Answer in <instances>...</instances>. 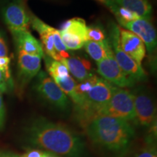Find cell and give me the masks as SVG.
I'll list each match as a JSON object with an SVG mask.
<instances>
[{"instance_id":"cell-1","label":"cell","mask_w":157,"mask_h":157,"mask_svg":"<svg viewBox=\"0 0 157 157\" xmlns=\"http://www.w3.org/2000/svg\"><path fill=\"white\" fill-rule=\"evenodd\" d=\"M27 133L29 141L34 146L58 156H86L85 142L82 137L63 124L39 117L31 123Z\"/></svg>"},{"instance_id":"cell-9","label":"cell","mask_w":157,"mask_h":157,"mask_svg":"<svg viewBox=\"0 0 157 157\" xmlns=\"http://www.w3.org/2000/svg\"><path fill=\"white\" fill-rule=\"evenodd\" d=\"M97 71L113 86L120 88L132 87L135 83L129 78L122 71L113 57V51L108 55L107 58L97 62Z\"/></svg>"},{"instance_id":"cell-16","label":"cell","mask_w":157,"mask_h":157,"mask_svg":"<svg viewBox=\"0 0 157 157\" xmlns=\"http://www.w3.org/2000/svg\"><path fill=\"white\" fill-rule=\"evenodd\" d=\"M84 49L89 56L96 62L101 61L107 58L108 55L112 52L111 44L109 41L105 43H98L93 41H86L84 43Z\"/></svg>"},{"instance_id":"cell-29","label":"cell","mask_w":157,"mask_h":157,"mask_svg":"<svg viewBox=\"0 0 157 157\" xmlns=\"http://www.w3.org/2000/svg\"><path fill=\"white\" fill-rule=\"evenodd\" d=\"M44 151L41 150H31L23 154L21 157H42Z\"/></svg>"},{"instance_id":"cell-19","label":"cell","mask_w":157,"mask_h":157,"mask_svg":"<svg viewBox=\"0 0 157 157\" xmlns=\"http://www.w3.org/2000/svg\"><path fill=\"white\" fill-rule=\"evenodd\" d=\"M87 41L105 43L109 41V35L101 24L94 23L87 27Z\"/></svg>"},{"instance_id":"cell-21","label":"cell","mask_w":157,"mask_h":157,"mask_svg":"<svg viewBox=\"0 0 157 157\" xmlns=\"http://www.w3.org/2000/svg\"><path fill=\"white\" fill-rule=\"evenodd\" d=\"M53 80L62 91L68 96V98H70L71 99L73 98L75 93L76 82L70 74L65 78H55Z\"/></svg>"},{"instance_id":"cell-28","label":"cell","mask_w":157,"mask_h":157,"mask_svg":"<svg viewBox=\"0 0 157 157\" xmlns=\"http://www.w3.org/2000/svg\"><path fill=\"white\" fill-rule=\"evenodd\" d=\"M8 56V49L5 39L0 34V58Z\"/></svg>"},{"instance_id":"cell-22","label":"cell","mask_w":157,"mask_h":157,"mask_svg":"<svg viewBox=\"0 0 157 157\" xmlns=\"http://www.w3.org/2000/svg\"><path fill=\"white\" fill-rule=\"evenodd\" d=\"M156 134L151 133L148 135V143L145 147L138 151L132 157H157L156 146L154 143V137H156Z\"/></svg>"},{"instance_id":"cell-8","label":"cell","mask_w":157,"mask_h":157,"mask_svg":"<svg viewBox=\"0 0 157 157\" xmlns=\"http://www.w3.org/2000/svg\"><path fill=\"white\" fill-rule=\"evenodd\" d=\"M125 29L132 31L144 43L149 56L152 60L153 67L156 65V52L157 36L156 29L149 20L139 18L132 22L123 23L120 24Z\"/></svg>"},{"instance_id":"cell-30","label":"cell","mask_w":157,"mask_h":157,"mask_svg":"<svg viewBox=\"0 0 157 157\" xmlns=\"http://www.w3.org/2000/svg\"><path fill=\"white\" fill-rule=\"evenodd\" d=\"M42 157H60L58 156V155L52 154L51 152H48V151H44V154H43Z\"/></svg>"},{"instance_id":"cell-7","label":"cell","mask_w":157,"mask_h":157,"mask_svg":"<svg viewBox=\"0 0 157 157\" xmlns=\"http://www.w3.org/2000/svg\"><path fill=\"white\" fill-rule=\"evenodd\" d=\"M3 21L11 34L29 31L31 12L27 8L25 0H10L2 8Z\"/></svg>"},{"instance_id":"cell-20","label":"cell","mask_w":157,"mask_h":157,"mask_svg":"<svg viewBox=\"0 0 157 157\" xmlns=\"http://www.w3.org/2000/svg\"><path fill=\"white\" fill-rule=\"evenodd\" d=\"M60 38L67 50H76L83 48L84 42L76 35L66 31H59Z\"/></svg>"},{"instance_id":"cell-27","label":"cell","mask_w":157,"mask_h":157,"mask_svg":"<svg viewBox=\"0 0 157 157\" xmlns=\"http://www.w3.org/2000/svg\"><path fill=\"white\" fill-rule=\"evenodd\" d=\"M2 94L0 92V129L3 128L5 121V108Z\"/></svg>"},{"instance_id":"cell-3","label":"cell","mask_w":157,"mask_h":157,"mask_svg":"<svg viewBox=\"0 0 157 157\" xmlns=\"http://www.w3.org/2000/svg\"><path fill=\"white\" fill-rule=\"evenodd\" d=\"M119 27L114 23H111L109 25V39L113 57L116 61L127 77L135 82H143L146 79L147 74L142 66L134 61L130 57L127 56L121 49L119 44Z\"/></svg>"},{"instance_id":"cell-17","label":"cell","mask_w":157,"mask_h":157,"mask_svg":"<svg viewBox=\"0 0 157 157\" xmlns=\"http://www.w3.org/2000/svg\"><path fill=\"white\" fill-rule=\"evenodd\" d=\"M87 25L84 19L74 17L64 22L60 25L59 31L71 33L81 38L84 42L87 41Z\"/></svg>"},{"instance_id":"cell-11","label":"cell","mask_w":157,"mask_h":157,"mask_svg":"<svg viewBox=\"0 0 157 157\" xmlns=\"http://www.w3.org/2000/svg\"><path fill=\"white\" fill-rule=\"evenodd\" d=\"M119 44L121 49L134 61L141 66L146 56V47L143 41L132 31L119 27Z\"/></svg>"},{"instance_id":"cell-10","label":"cell","mask_w":157,"mask_h":157,"mask_svg":"<svg viewBox=\"0 0 157 157\" xmlns=\"http://www.w3.org/2000/svg\"><path fill=\"white\" fill-rule=\"evenodd\" d=\"M41 60L40 57L30 56L17 50V83L19 92H22L38 74L41 68Z\"/></svg>"},{"instance_id":"cell-31","label":"cell","mask_w":157,"mask_h":157,"mask_svg":"<svg viewBox=\"0 0 157 157\" xmlns=\"http://www.w3.org/2000/svg\"><path fill=\"white\" fill-rule=\"evenodd\" d=\"M3 157H17V156H14V155H7V156H3Z\"/></svg>"},{"instance_id":"cell-25","label":"cell","mask_w":157,"mask_h":157,"mask_svg":"<svg viewBox=\"0 0 157 157\" xmlns=\"http://www.w3.org/2000/svg\"><path fill=\"white\" fill-rule=\"evenodd\" d=\"M10 91H12L9 87V84L7 83L5 75L0 70V92L2 93H7Z\"/></svg>"},{"instance_id":"cell-15","label":"cell","mask_w":157,"mask_h":157,"mask_svg":"<svg viewBox=\"0 0 157 157\" xmlns=\"http://www.w3.org/2000/svg\"><path fill=\"white\" fill-rule=\"evenodd\" d=\"M118 7L135 13L141 18L149 20L153 8L148 0H113Z\"/></svg>"},{"instance_id":"cell-14","label":"cell","mask_w":157,"mask_h":157,"mask_svg":"<svg viewBox=\"0 0 157 157\" xmlns=\"http://www.w3.org/2000/svg\"><path fill=\"white\" fill-rule=\"evenodd\" d=\"M78 82H82L94 75L90 61L79 56L62 58L60 61Z\"/></svg>"},{"instance_id":"cell-32","label":"cell","mask_w":157,"mask_h":157,"mask_svg":"<svg viewBox=\"0 0 157 157\" xmlns=\"http://www.w3.org/2000/svg\"><path fill=\"white\" fill-rule=\"evenodd\" d=\"M49 1H58V0H49Z\"/></svg>"},{"instance_id":"cell-23","label":"cell","mask_w":157,"mask_h":157,"mask_svg":"<svg viewBox=\"0 0 157 157\" xmlns=\"http://www.w3.org/2000/svg\"><path fill=\"white\" fill-rule=\"evenodd\" d=\"M114 16L116 17L119 24L123 23L132 22V21H136V20L140 18V17H139L138 15L132 13V12L121 8L119 7H118L117 10L114 14Z\"/></svg>"},{"instance_id":"cell-5","label":"cell","mask_w":157,"mask_h":157,"mask_svg":"<svg viewBox=\"0 0 157 157\" xmlns=\"http://www.w3.org/2000/svg\"><path fill=\"white\" fill-rule=\"evenodd\" d=\"M98 115L109 116L128 121H135V114L132 92L124 88L115 87L109 102L100 110Z\"/></svg>"},{"instance_id":"cell-18","label":"cell","mask_w":157,"mask_h":157,"mask_svg":"<svg viewBox=\"0 0 157 157\" xmlns=\"http://www.w3.org/2000/svg\"><path fill=\"white\" fill-rule=\"evenodd\" d=\"M45 67L50 74L51 78H63L69 75V71L67 68L61 62L54 60L48 56H44Z\"/></svg>"},{"instance_id":"cell-12","label":"cell","mask_w":157,"mask_h":157,"mask_svg":"<svg viewBox=\"0 0 157 157\" xmlns=\"http://www.w3.org/2000/svg\"><path fill=\"white\" fill-rule=\"evenodd\" d=\"M30 25H32V28L39 33L41 42H42L41 44L42 46L43 50L46 52L47 56L54 60L60 61L61 58L55 48L53 37L52 34V26L46 24L42 20L39 19L31 13Z\"/></svg>"},{"instance_id":"cell-26","label":"cell","mask_w":157,"mask_h":157,"mask_svg":"<svg viewBox=\"0 0 157 157\" xmlns=\"http://www.w3.org/2000/svg\"><path fill=\"white\" fill-rule=\"evenodd\" d=\"M102 5H103L105 7H107L113 15L115 14L118 9V6L113 2V0H95Z\"/></svg>"},{"instance_id":"cell-6","label":"cell","mask_w":157,"mask_h":157,"mask_svg":"<svg viewBox=\"0 0 157 157\" xmlns=\"http://www.w3.org/2000/svg\"><path fill=\"white\" fill-rule=\"evenodd\" d=\"M132 93L135 114V122L148 129L156 125V104L148 90L143 87H137Z\"/></svg>"},{"instance_id":"cell-13","label":"cell","mask_w":157,"mask_h":157,"mask_svg":"<svg viewBox=\"0 0 157 157\" xmlns=\"http://www.w3.org/2000/svg\"><path fill=\"white\" fill-rule=\"evenodd\" d=\"M11 34L17 50L22 51L30 56H39L42 58L44 57V52L42 44L29 31H20Z\"/></svg>"},{"instance_id":"cell-2","label":"cell","mask_w":157,"mask_h":157,"mask_svg":"<svg viewBox=\"0 0 157 157\" xmlns=\"http://www.w3.org/2000/svg\"><path fill=\"white\" fill-rule=\"evenodd\" d=\"M85 130L96 148L111 157L125 156L135 137L129 121L104 115H98L88 121Z\"/></svg>"},{"instance_id":"cell-4","label":"cell","mask_w":157,"mask_h":157,"mask_svg":"<svg viewBox=\"0 0 157 157\" xmlns=\"http://www.w3.org/2000/svg\"><path fill=\"white\" fill-rule=\"evenodd\" d=\"M34 89L44 102L53 109L63 112L69 110L71 105L69 98L45 72L40 71L36 75Z\"/></svg>"},{"instance_id":"cell-24","label":"cell","mask_w":157,"mask_h":157,"mask_svg":"<svg viewBox=\"0 0 157 157\" xmlns=\"http://www.w3.org/2000/svg\"><path fill=\"white\" fill-rule=\"evenodd\" d=\"M52 37H53L55 48H56L57 52L60 56L61 59L68 58L69 55L67 52V49L66 48V47L64 46L63 43L62 42L58 29H56L53 27H52Z\"/></svg>"}]
</instances>
